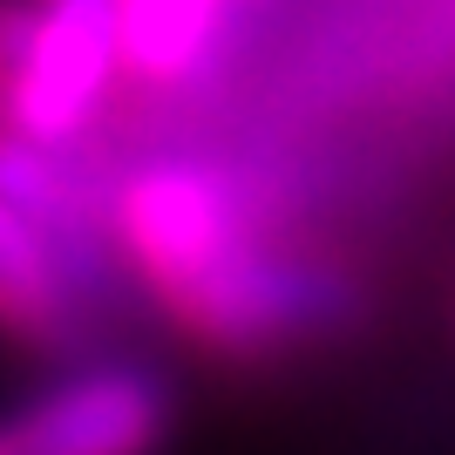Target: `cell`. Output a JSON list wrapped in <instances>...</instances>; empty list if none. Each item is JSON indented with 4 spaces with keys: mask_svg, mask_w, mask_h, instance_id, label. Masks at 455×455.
<instances>
[{
    "mask_svg": "<svg viewBox=\"0 0 455 455\" xmlns=\"http://www.w3.org/2000/svg\"><path fill=\"white\" fill-rule=\"evenodd\" d=\"M109 197H95L68 150L0 130V340L55 354L82 340L116 259Z\"/></svg>",
    "mask_w": 455,
    "mask_h": 455,
    "instance_id": "obj_2",
    "label": "cell"
},
{
    "mask_svg": "<svg viewBox=\"0 0 455 455\" xmlns=\"http://www.w3.org/2000/svg\"><path fill=\"white\" fill-rule=\"evenodd\" d=\"M116 259L177 313L184 333L225 354H266L320 333L347 292L306 259H285L259 231L238 177L197 156H156L109 197Z\"/></svg>",
    "mask_w": 455,
    "mask_h": 455,
    "instance_id": "obj_1",
    "label": "cell"
},
{
    "mask_svg": "<svg viewBox=\"0 0 455 455\" xmlns=\"http://www.w3.org/2000/svg\"><path fill=\"white\" fill-rule=\"evenodd\" d=\"M238 7L251 0H116L123 68L150 89H184L218 61Z\"/></svg>",
    "mask_w": 455,
    "mask_h": 455,
    "instance_id": "obj_5",
    "label": "cell"
},
{
    "mask_svg": "<svg viewBox=\"0 0 455 455\" xmlns=\"http://www.w3.org/2000/svg\"><path fill=\"white\" fill-rule=\"evenodd\" d=\"M116 68H123L116 0H35L28 48L0 76V130L68 150L95 123Z\"/></svg>",
    "mask_w": 455,
    "mask_h": 455,
    "instance_id": "obj_3",
    "label": "cell"
},
{
    "mask_svg": "<svg viewBox=\"0 0 455 455\" xmlns=\"http://www.w3.org/2000/svg\"><path fill=\"white\" fill-rule=\"evenodd\" d=\"M171 387L136 361H95L0 415V455H156Z\"/></svg>",
    "mask_w": 455,
    "mask_h": 455,
    "instance_id": "obj_4",
    "label": "cell"
}]
</instances>
